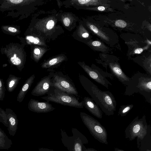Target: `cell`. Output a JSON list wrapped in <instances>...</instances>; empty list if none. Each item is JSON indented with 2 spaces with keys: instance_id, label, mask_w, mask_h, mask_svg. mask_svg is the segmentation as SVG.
Masks as SVG:
<instances>
[{
  "instance_id": "obj_1",
  "label": "cell",
  "mask_w": 151,
  "mask_h": 151,
  "mask_svg": "<svg viewBox=\"0 0 151 151\" xmlns=\"http://www.w3.org/2000/svg\"><path fill=\"white\" fill-rule=\"evenodd\" d=\"M81 84L102 111L107 116L113 115L116 110V102L111 92L102 91L84 75L79 73Z\"/></svg>"
},
{
  "instance_id": "obj_2",
  "label": "cell",
  "mask_w": 151,
  "mask_h": 151,
  "mask_svg": "<svg viewBox=\"0 0 151 151\" xmlns=\"http://www.w3.org/2000/svg\"><path fill=\"white\" fill-rule=\"evenodd\" d=\"M131 78L130 82L126 86L123 95L130 96L138 93L151 104V76L138 72Z\"/></svg>"
},
{
  "instance_id": "obj_3",
  "label": "cell",
  "mask_w": 151,
  "mask_h": 151,
  "mask_svg": "<svg viewBox=\"0 0 151 151\" xmlns=\"http://www.w3.org/2000/svg\"><path fill=\"white\" fill-rule=\"evenodd\" d=\"M0 52L6 56L9 63L16 66L21 71L24 67L25 62V52L23 45L18 43L11 42L1 47Z\"/></svg>"
},
{
  "instance_id": "obj_4",
  "label": "cell",
  "mask_w": 151,
  "mask_h": 151,
  "mask_svg": "<svg viewBox=\"0 0 151 151\" xmlns=\"http://www.w3.org/2000/svg\"><path fill=\"white\" fill-rule=\"evenodd\" d=\"M47 96L41 98L48 102H52L61 105L78 108L84 106L82 101H79V98L69 94L52 87L47 93Z\"/></svg>"
},
{
  "instance_id": "obj_5",
  "label": "cell",
  "mask_w": 151,
  "mask_h": 151,
  "mask_svg": "<svg viewBox=\"0 0 151 151\" xmlns=\"http://www.w3.org/2000/svg\"><path fill=\"white\" fill-rule=\"evenodd\" d=\"M81 119L90 132L100 142L108 144L106 129L97 120L84 112H80Z\"/></svg>"
},
{
  "instance_id": "obj_6",
  "label": "cell",
  "mask_w": 151,
  "mask_h": 151,
  "mask_svg": "<svg viewBox=\"0 0 151 151\" xmlns=\"http://www.w3.org/2000/svg\"><path fill=\"white\" fill-rule=\"evenodd\" d=\"M149 127L147 123L145 115L141 118L137 116L125 129V137L130 141L134 140L136 137L138 139L143 140L147 134Z\"/></svg>"
},
{
  "instance_id": "obj_7",
  "label": "cell",
  "mask_w": 151,
  "mask_h": 151,
  "mask_svg": "<svg viewBox=\"0 0 151 151\" xmlns=\"http://www.w3.org/2000/svg\"><path fill=\"white\" fill-rule=\"evenodd\" d=\"M60 131L62 142L69 151H82L83 145L88 143L85 136L76 128H72V136H69L62 129Z\"/></svg>"
},
{
  "instance_id": "obj_8",
  "label": "cell",
  "mask_w": 151,
  "mask_h": 151,
  "mask_svg": "<svg viewBox=\"0 0 151 151\" xmlns=\"http://www.w3.org/2000/svg\"><path fill=\"white\" fill-rule=\"evenodd\" d=\"M52 86L78 97V91L72 80L61 72H51ZM79 98V97H78Z\"/></svg>"
},
{
  "instance_id": "obj_9",
  "label": "cell",
  "mask_w": 151,
  "mask_h": 151,
  "mask_svg": "<svg viewBox=\"0 0 151 151\" xmlns=\"http://www.w3.org/2000/svg\"><path fill=\"white\" fill-rule=\"evenodd\" d=\"M52 87L51 77L49 74L42 78L37 83L31 94L37 96L45 95L47 94Z\"/></svg>"
},
{
  "instance_id": "obj_10",
  "label": "cell",
  "mask_w": 151,
  "mask_h": 151,
  "mask_svg": "<svg viewBox=\"0 0 151 151\" xmlns=\"http://www.w3.org/2000/svg\"><path fill=\"white\" fill-rule=\"evenodd\" d=\"M28 108L30 111L37 113L49 112L55 109L49 102H40L32 99H30L28 103Z\"/></svg>"
},
{
  "instance_id": "obj_11",
  "label": "cell",
  "mask_w": 151,
  "mask_h": 151,
  "mask_svg": "<svg viewBox=\"0 0 151 151\" xmlns=\"http://www.w3.org/2000/svg\"><path fill=\"white\" fill-rule=\"evenodd\" d=\"M79 64L88 76L99 84L109 88V85L112 84L106 78L101 75L96 70L90 67L84 63H79Z\"/></svg>"
},
{
  "instance_id": "obj_12",
  "label": "cell",
  "mask_w": 151,
  "mask_h": 151,
  "mask_svg": "<svg viewBox=\"0 0 151 151\" xmlns=\"http://www.w3.org/2000/svg\"><path fill=\"white\" fill-rule=\"evenodd\" d=\"M81 101L83 106L92 114L98 118H102V113L101 109L92 99L85 97Z\"/></svg>"
},
{
  "instance_id": "obj_13",
  "label": "cell",
  "mask_w": 151,
  "mask_h": 151,
  "mask_svg": "<svg viewBox=\"0 0 151 151\" xmlns=\"http://www.w3.org/2000/svg\"><path fill=\"white\" fill-rule=\"evenodd\" d=\"M5 112L7 116L8 127L7 129L9 134L14 136L18 129V119L16 114L12 110L6 108Z\"/></svg>"
},
{
  "instance_id": "obj_14",
  "label": "cell",
  "mask_w": 151,
  "mask_h": 151,
  "mask_svg": "<svg viewBox=\"0 0 151 151\" xmlns=\"http://www.w3.org/2000/svg\"><path fill=\"white\" fill-rule=\"evenodd\" d=\"M109 65L113 75L124 85H128L131 81V78L127 76L118 65L111 63Z\"/></svg>"
},
{
  "instance_id": "obj_15",
  "label": "cell",
  "mask_w": 151,
  "mask_h": 151,
  "mask_svg": "<svg viewBox=\"0 0 151 151\" xmlns=\"http://www.w3.org/2000/svg\"><path fill=\"white\" fill-rule=\"evenodd\" d=\"M35 78L34 74L28 78L21 88L17 97V101L19 103L23 100L27 93L33 83Z\"/></svg>"
},
{
  "instance_id": "obj_16",
  "label": "cell",
  "mask_w": 151,
  "mask_h": 151,
  "mask_svg": "<svg viewBox=\"0 0 151 151\" xmlns=\"http://www.w3.org/2000/svg\"><path fill=\"white\" fill-rule=\"evenodd\" d=\"M21 78L12 74L9 75L6 81V88L9 92H12L16 88Z\"/></svg>"
},
{
  "instance_id": "obj_17",
  "label": "cell",
  "mask_w": 151,
  "mask_h": 151,
  "mask_svg": "<svg viewBox=\"0 0 151 151\" xmlns=\"http://www.w3.org/2000/svg\"><path fill=\"white\" fill-rule=\"evenodd\" d=\"M65 60V58L64 56H58L44 62L42 65L41 67L43 68H50L55 65L59 64Z\"/></svg>"
},
{
  "instance_id": "obj_18",
  "label": "cell",
  "mask_w": 151,
  "mask_h": 151,
  "mask_svg": "<svg viewBox=\"0 0 151 151\" xmlns=\"http://www.w3.org/2000/svg\"><path fill=\"white\" fill-rule=\"evenodd\" d=\"M1 29L4 33L11 35H16L20 34L21 32L20 27L18 26L2 25Z\"/></svg>"
},
{
  "instance_id": "obj_19",
  "label": "cell",
  "mask_w": 151,
  "mask_h": 151,
  "mask_svg": "<svg viewBox=\"0 0 151 151\" xmlns=\"http://www.w3.org/2000/svg\"><path fill=\"white\" fill-rule=\"evenodd\" d=\"M133 104L120 106L118 111V115L122 117L125 116L133 108Z\"/></svg>"
},
{
  "instance_id": "obj_20",
  "label": "cell",
  "mask_w": 151,
  "mask_h": 151,
  "mask_svg": "<svg viewBox=\"0 0 151 151\" xmlns=\"http://www.w3.org/2000/svg\"><path fill=\"white\" fill-rule=\"evenodd\" d=\"M13 143L12 141L8 138H4L0 137V149H9L11 147Z\"/></svg>"
},
{
  "instance_id": "obj_21",
  "label": "cell",
  "mask_w": 151,
  "mask_h": 151,
  "mask_svg": "<svg viewBox=\"0 0 151 151\" xmlns=\"http://www.w3.org/2000/svg\"><path fill=\"white\" fill-rule=\"evenodd\" d=\"M0 122L2 123L7 127H8L6 114L5 112L0 107Z\"/></svg>"
},
{
  "instance_id": "obj_22",
  "label": "cell",
  "mask_w": 151,
  "mask_h": 151,
  "mask_svg": "<svg viewBox=\"0 0 151 151\" xmlns=\"http://www.w3.org/2000/svg\"><path fill=\"white\" fill-rule=\"evenodd\" d=\"M92 68L96 70L103 77L106 78H109L111 80L114 79V76L112 73H108L107 72L104 71L103 70L99 68L96 67H93Z\"/></svg>"
},
{
  "instance_id": "obj_23",
  "label": "cell",
  "mask_w": 151,
  "mask_h": 151,
  "mask_svg": "<svg viewBox=\"0 0 151 151\" xmlns=\"http://www.w3.org/2000/svg\"><path fill=\"white\" fill-rule=\"evenodd\" d=\"M25 38L28 43L38 44L40 43L39 39L37 37H34L32 36H27Z\"/></svg>"
},
{
  "instance_id": "obj_24",
  "label": "cell",
  "mask_w": 151,
  "mask_h": 151,
  "mask_svg": "<svg viewBox=\"0 0 151 151\" xmlns=\"http://www.w3.org/2000/svg\"><path fill=\"white\" fill-rule=\"evenodd\" d=\"M5 95V89L3 80L0 77V101H3Z\"/></svg>"
},
{
  "instance_id": "obj_25",
  "label": "cell",
  "mask_w": 151,
  "mask_h": 151,
  "mask_svg": "<svg viewBox=\"0 0 151 151\" xmlns=\"http://www.w3.org/2000/svg\"><path fill=\"white\" fill-rule=\"evenodd\" d=\"M41 53V50L38 48H35L33 50V54L34 60L36 62H37L39 60L38 55Z\"/></svg>"
},
{
  "instance_id": "obj_26",
  "label": "cell",
  "mask_w": 151,
  "mask_h": 151,
  "mask_svg": "<svg viewBox=\"0 0 151 151\" xmlns=\"http://www.w3.org/2000/svg\"><path fill=\"white\" fill-rule=\"evenodd\" d=\"M115 24L116 26L121 28L125 27L127 25L126 22L122 20H118L116 21Z\"/></svg>"
},
{
  "instance_id": "obj_27",
  "label": "cell",
  "mask_w": 151,
  "mask_h": 151,
  "mask_svg": "<svg viewBox=\"0 0 151 151\" xmlns=\"http://www.w3.org/2000/svg\"><path fill=\"white\" fill-rule=\"evenodd\" d=\"M55 25L54 21L52 20H50L47 23L46 27L47 29L50 30L52 29Z\"/></svg>"
},
{
  "instance_id": "obj_28",
  "label": "cell",
  "mask_w": 151,
  "mask_h": 151,
  "mask_svg": "<svg viewBox=\"0 0 151 151\" xmlns=\"http://www.w3.org/2000/svg\"><path fill=\"white\" fill-rule=\"evenodd\" d=\"M70 22V19L68 17H66L63 20V23L66 26L68 27L69 26Z\"/></svg>"
},
{
  "instance_id": "obj_29",
  "label": "cell",
  "mask_w": 151,
  "mask_h": 151,
  "mask_svg": "<svg viewBox=\"0 0 151 151\" xmlns=\"http://www.w3.org/2000/svg\"><path fill=\"white\" fill-rule=\"evenodd\" d=\"M82 151H98L96 149L93 148H86L83 145L82 147Z\"/></svg>"
},
{
  "instance_id": "obj_30",
  "label": "cell",
  "mask_w": 151,
  "mask_h": 151,
  "mask_svg": "<svg viewBox=\"0 0 151 151\" xmlns=\"http://www.w3.org/2000/svg\"><path fill=\"white\" fill-rule=\"evenodd\" d=\"M90 29L95 33H97L99 32V30L97 28L93 25H90Z\"/></svg>"
},
{
  "instance_id": "obj_31",
  "label": "cell",
  "mask_w": 151,
  "mask_h": 151,
  "mask_svg": "<svg viewBox=\"0 0 151 151\" xmlns=\"http://www.w3.org/2000/svg\"><path fill=\"white\" fill-rule=\"evenodd\" d=\"M90 0H78L77 1L80 4L83 5L88 3L91 1Z\"/></svg>"
},
{
  "instance_id": "obj_32",
  "label": "cell",
  "mask_w": 151,
  "mask_h": 151,
  "mask_svg": "<svg viewBox=\"0 0 151 151\" xmlns=\"http://www.w3.org/2000/svg\"><path fill=\"white\" fill-rule=\"evenodd\" d=\"M0 137L4 138H8L3 130L0 128Z\"/></svg>"
},
{
  "instance_id": "obj_33",
  "label": "cell",
  "mask_w": 151,
  "mask_h": 151,
  "mask_svg": "<svg viewBox=\"0 0 151 151\" xmlns=\"http://www.w3.org/2000/svg\"><path fill=\"white\" fill-rule=\"evenodd\" d=\"M92 45L95 46H99L101 45V43L99 41H96L92 42Z\"/></svg>"
},
{
  "instance_id": "obj_34",
  "label": "cell",
  "mask_w": 151,
  "mask_h": 151,
  "mask_svg": "<svg viewBox=\"0 0 151 151\" xmlns=\"http://www.w3.org/2000/svg\"><path fill=\"white\" fill-rule=\"evenodd\" d=\"M39 151H55L54 150L49 148H45L43 147L39 148Z\"/></svg>"
},
{
  "instance_id": "obj_35",
  "label": "cell",
  "mask_w": 151,
  "mask_h": 151,
  "mask_svg": "<svg viewBox=\"0 0 151 151\" xmlns=\"http://www.w3.org/2000/svg\"><path fill=\"white\" fill-rule=\"evenodd\" d=\"M143 51V49L142 48H138L134 51V53L136 54H140Z\"/></svg>"
},
{
  "instance_id": "obj_36",
  "label": "cell",
  "mask_w": 151,
  "mask_h": 151,
  "mask_svg": "<svg viewBox=\"0 0 151 151\" xmlns=\"http://www.w3.org/2000/svg\"><path fill=\"white\" fill-rule=\"evenodd\" d=\"M82 36L83 38H87L89 36V34L87 32H85L82 34Z\"/></svg>"
},
{
  "instance_id": "obj_37",
  "label": "cell",
  "mask_w": 151,
  "mask_h": 151,
  "mask_svg": "<svg viewBox=\"0 0 151 151\" xmlns=\"http://www.w3.org/2000/svg\"><path fill=\"white\" fill-rule=\"evenodd\" d=\"M105 7L103 6H99L98 8V9L100 11H103L105 10Z\"/></svg>"
},
{
  "instance_id": "obj_38",
  "label": "cell",
  "mask_w": 151,
  "mask_h": 151,
  "mask_svg": "<svg viewBox=\"0 0 151 151\" xmlns=\"http://www.w3.org/2000/svg\"><path fill=\"white\" fill-rule=\"evenodd\" d=\"M114 151H124L123 150L120 149L119 148H115L114 149Z\"/></svg>"
},
{
  "instance_id": "obj_39",
  "label": "cell",
  "mask_w": 151,
  "mask_h": 151,
  "mask_svg": "<svg viewBox=\"0 0 151 151\" xmlns=\"http://www.w3.org/2000/svg\"><path fill=\"white\" fill-rule=\"evenodd\" d=\"M146 151H151V150L150 149H147L146 150Z\"/></svg>"
}]
</instances>
